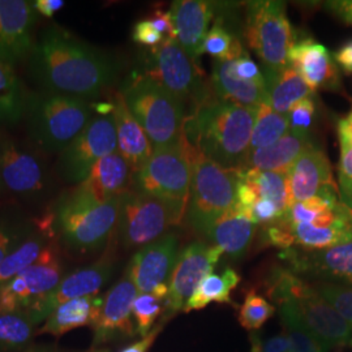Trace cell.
<instances>
[{"label": "cell", "instance_id": "54", "mask_svg": "<svg viewBox=\"0 0 352 352\" xmlns=\"http://www.w3.org/2000/svg\"><path fill=\"white\" fill-rule=\"evenodd\" d=\"M340 197L342 204L352 213V180L340 183Z\"/></svg>", "mask_w": 352, "mask_h": 352}, {"label": "cell", "instance_id": "5", "mask_svg": "<svg viewBox=\"0 0 352 352\" xmlns=\"http://www.w3.org/2000/svg\"><path fill=\"white\" fill-rule=\"evenodd\" d=\"M120 94L154 149L171 146L180 141L187 109L174 94L142 74L128 77Z\"/></svg>", "mask_w": 352, "mask_h": 352}, {"label": "cell", "instance_id": "7", "mask_svg": "<svg viewBox=\"0 0 352 352\" xmlns=\"http://www.w3.org/2000/svg\"><path fill=\"white\" fill-rule=\"evenodd\" d=\"M192 184L187 219L202 235L236 205L238 171L226 170L190 146Z\"/></svg>", "mask_w": 352, "mask_h": 352}, {"label": "cell", "instance_id": "21", "mask_svg": "<svg viewBox=\"0 0 352 352\" xmlns=\"http://www.w3.org/2000/svg\"><path fill=\"white\" fill-rule=\"evenodd\" d=\"M280 257L286 260L292 273H312L325 276L352 285V240L321 251H283Z\"/></svg>", "mask_w": 352, "mask_h": 352}, {"label": "cell", "instance_id": "47", "mask_svg": "<svg viewBox=\"0 0 352 352\" xmlns=\"http://www.w3.org/2000/svg\"><path fill=\"white\" fill-rule=\"evenodd\" d=\"M235 72L241 80L254 82L263 88H266L264 74L260 71L258 65L252 60L251 56L245 50L235 60Z\"/></svg>", "mask_w": 352, "mask_h": 352}, {"label": "cell", "instance_id": "53", "mask_svg": "<svg viewBox=\"0 0 352 352\" xmlns=\"http://www.w3.org/2000/svg\"><path fill=\"white\" fill-rule=\"evenodd\" d=\"M334 59L342 68H344L349 72H352V41H349L346 45H343L340 50L336 52Z\"/></svg>", "mask_w": 352, "mask_h": 352}, {"label": "cell", "instance_id": "9", "mask_svg": "<svg viewBox=\"0 0 352 352\" xmlns=\"http://www.w3.org/2000/svg\"><path fill=\"white\" fill-rule=\"evenodd\" d=\"M190 184V145L182 136L175 145L153 151L148 162L133 174L131 190L173 204L187 212Z\"/></svg>", "mask_w": 352, "mask_h": 352}, {"label": "cell", "instance_id": "30", "mask_svg": "<svg viewBox=\"0 0 352 352\" xmlns=\"http://www.w3.org/2000/svg\"><path fill=\"white\" fill-rule=\"evenodd\" d=\"M267 104L277 113L287 115L295 103L311 98L314 90L292 67L277 74H264Z\"/></svg>", "mask_w": 352, "mask_h": 352}, {"label": "cell", "instance_id": "50", "mask_svg": "<svg viewBox=\"0 0 352 352\" xmlns=\"http://www.w3.org/2000/svg\"><path fill=\"white\" fill-rule=\"evenodd\" d=\"M162 327H164V324H161V325H158V327H154L153 330H151V333L146 336V337H144V338H141L139 342H135V343H132V344H129L128 347H126L124 350H122L120 352H148L149 351V349L151 347V344L154 343V340H157V337H158V334L161 333V330H162Z\"/></svg>", "mask_w": 352, "mask_h": 352}, {"label": "cell", "instance_id": "16", "mask_svg": "<svg viewBox=\"0 0 352 352\" xmlns=\"http://www.w3.org/2000/svg\"><path fill=\"white\" fill-rule=\"evenodd\" d=\"M179 254V239L175 234H166L140 248L126 266L139 294L168 287Z\"/></svg>", "mask_w": 352, "mask_h": 352}, {"label": "cell", "instance_id": "11", "mask_svg": "<svg viewBox=\"0 0 352 352\" xmlns=\"http://www.w3.org/2000/svg\"><path fill=\"white\" fill-rule=\"evenodd\" d=\"M0 140L4 192L28 205L47 201L55 190V180L42 154L6 133H0Z\"/></svg>", "mask_w": 352, "mask_h": 352}, {"label": "cell", "instance_id": "23", "mask_svg": "<svg viewBox=\"0 0 352 352\" xmlns=\"http://www.w3.org/2000/svg\"><path fill=\"white\" fill-rule=\"evenodd\" d=\"M243 51L244 47L240 46L225 59L214 60L212 85L215 97L219 101L232 102L240 106L257 109L261 103H267V93L266 88L244 81L236 76L235 60Z\"/></svg>", "mask_w": 352, "mask_h": 352}, {"label": "cell", "instance_id": "34", "mask_svg": "<svg viewBox=\"0 0 352 352\" xmlns=\"http://www.w3.org/2000/svg\"><path fill=\"white\" fill-rule=\"evenodd\" d=\"M239 274L231 269L227 267L225 272L219 274H209L204 278L199 287L193 292L186 307L184 312L202 309L210 302H231V291L235 289L239 283Z\"/></svg>", "mask_w": 352, "mask_h": 352}, {"label": "cell", "instance_id": "22", "mask_svg": "<svg viewBox=\"0 0 352 352\" xmlns=\"http://www.w3.org/2000/svg\"><path fill=\"white\" fill-rule=\"evenodd\" d=\"M287 174L291 205L312 199L324 189L338 188L327 154L316 146L299 157Z\"/></svg>", "mask_w": 352, "mask_h": 352}, {"label": "cell", "instance_id": "14", "mask_svg": "<svg viewBox=\"0 0 352 352\" xmlns=\"http://www.w3.org/2000/svg\"><path fill=\"white\" fill-rule=\"evenodd\" d=\"M62 280V261L55 240L28 266L0 289V314L28 311Z\"/></svg>", "mask_w": 352, "mask_h": 352}, {"label": "cell", "instance_id": "58", "mask_svg": "<svg viewBox=\"0 0 352 352\" xmlns=\"http://www.w3.org/2000/svg\"><path fill=\"white\" fill-rule=\"evenodd\" d=\"M88 352H109V350H106V349H93V350Z\"/></svg>", "mask_w": 352, "mask_h": 352}, {"label": "cell", "instance_id": "48", "mask_svg": "<svg viewBox=\"0 0 352 352\" xmlns=\"http://www.w3.org/2000/svg\"><path fill=\"white\" fill-rule=\"evenodd\" d=\"M132 39L141 46L153 49V47L160 46L166 38L154 26L151 25V21L146 19V20H141L136 25L133 26Z\"/></svg>", "mask_w": 352, "mask_h": 352}, {"label": "cell", "instance_id": "40", "mask_svg": "<svg viewBox=\"0 0 352 352\" xmlns=\"http://www.w3.org/2000/svg\"><path fill=\"white\" fill-rule=\"evenodd\" d=\"M241 46L239 38L225 25L221 17L217 19L214 25L209 29V33L204 41L202 51L213 56L214 60L225 59Z\"/></svg>", "mask_w": 352, "mask_h": 352}, {"label": "cell", "instance_id": "42", "mask_svg": "<svg viewBox=\"0 0 352 352\" xmlns=\"http://www.w3.org/2000/svg\"><path fill=\"white\" fill-rule=\"evenodd\" d=\"M315 289L352 327V287L337 283H320Z\"/></svg>", "mask_w": 352, "mask_h": 352}, {"label": "cell", "instance_id": "20", "mask_svg": "<svg viewBox=\"0 0 352 352\" xmlns=\"http://www.w3.org/2000/svg\"><path fill=\"white\" fill-rule=\"evenodd\" d=\"M218 6L206 0H176L171 4L170 14L175 28L176 42L189 58L199 64L204 54V41Z\"/></svg>", "mask_w": 352, "mask_h": 352}, {"label": "cell", "instance_id": "45", "mask_svg": "<svg viewBox=\"0 0 352 352\" xmlns=\"http://www.w3.org/2000/svg\"><path fill=\"white\" fill-rule=\"evenodd\" d=\"M251 352H291L289 340L286 333H280L273 337H265L261 333L252 331Z\"/></svg>", "mask_w": 352, "mask_h": 352}, {"label": "cell", "instance_id": "8", "mask_svg": "<svg viewBox=\"0 0 352 352\" xmlns=\"http://www.w3.org/2000/svg\"><path fill=\"white\" fill-rule=\"evenodd\" d=\"M142 75L183 102L189 109L188 115L217 100L212 82L206 81L199 64L189 58L175 39L166 38L160 46L149 49Z\"/></svg>", "mask_w": 352, "mask_h": 352}, {"label": "cell", "instance_id": "4", "mask_svg": "<svg viewBox=\"0 0 352 352\" xmlns=\"http://www.w3.org/2000/svg\"><path fill=\"white\" fill-rule=\"evenodd\" d=\"M24 120L29 145L41 154L59 155L91 120V107L77 97L29 93Z\"/></svg>", "mask_w": 352, "mask_h": 352}, {"label": "cell", "instance_id": "17", "mask_svg": "<svg viewBox=\"0 0 352 352\" xmlns=\"http://www.w3.org/2000/svg\"><path fill=\"white\" fill-rule=\"evenodd\" d=\"M113 270L115 265L110 258H101L87 267L77 269L69 276L63 278L46 296L30 307L28 314L34 324L38 325L63 302L89 295H97L98 291L109 282Z\"/></svg>", "mask_w": 352, "mask_h": 352}, {"label": "cell", "instance_id": "35", "mask_svg": "<svg viewBox=\"0 0 352 352\" xmlns=\"http://www.w3.org/2000/svg\"><path fill=\"white\" fill-rule=\"evenodd\" d=\"M291 352H327V346L307 327L302 317L289 302H277Z\"/></svg>", "mask_w": 352, "mask_h": 352}, {"label": "cell", "instance_id": "29", "mask_svg": "<svg viewBox=\"0 0 352 352\" xmlns=\"http://www.w3.org/2000/svg\"><path fill=\"white\" fill-rule=\"evenodd\" d=\"M257 225L235 209L221 218L204 235L230 257L241 258L251 247Z\"/></svg>", "mask_w": 352, "mask_h": 352}, {"label": "cell", "instance_id": "33", "mask_svg": "<svg viewBox=\"0 0 352 352\" xmlns=\"http://www.w3.org/2000/svg\"><path fill=\"white\" fill-rule=\"evenodd\" d=\"M238 175L253 189L257 197L273 202L282 215L289 210L291 201L287 173L240 170Z\"/></svg>", "mask_w": 352, "mask_h": 352}, {"label": "cell", "instance_id": "43", "mask_svg": "<svg viewBox=\"0 0 352 352\" xmlns=\"http://www.w3.org/2000/svg\"><path fill=\"white\" fill-rule=\"evenodd\" d=\"M316 106L312 98H305L295 103L287 113L289 131L309 135V129L315 120Z\"/></svg>", "mask_w": 352, "mask_h": 352}, {"label": "cell", "instance_id": "27", "mask_svg": "<svg viewBox=\"0 0 352 352\" xmlns=\"http://www.w3.org/2000/svg\"><path fill=\"white\" fill-rule=\"evenodd\" d=\"M314 146L309 135L289 131L273 145L251 151L243 170L289 173L298 158Z\"/></svg>", "mask_w": 352, "mask_h": 352}, {"label": "cell", "instance_id": "49", "mask_svg": "<svg viewBox=\"0 0 352 352\" xmlns=\"http://www.w3.org/2000/svg\"><path fill=\"white\" fill-rule=\"evenodd\" d=\"M148 20L151 21V25L154 26L164 38H170V39H175L176 41L175 28L173 24V19H171L170 11L164 12L162 10L157 8V10L153 11Z\"/></svg>", "mask_w": 352, "mask_h": 352}, {"label": "cell", "instance_id": "41", "mask_svg": "<svg viewBox=\"0 0 352 352\" xmlns=\"http://www.w3.org/2000/svg\"><path fill=\"white\" fill-rule=\"evenodd\" d=\"M276 314V307L267 302L254 289H251L240 308L239 322L250 331H256L264 327L265 322Z\"/></svg>", "mask_w": 352, "mask_h": 352}, {"label": "cell", "instance_id": "46", "mask_svg": "<svg viewBox=\"0 0 352 352\" xmlns=\"http://www.w3.org/2000/svg\"><path fill=\"white\" fill-rule=\"evenodd\" d=\"M283 215L278 210L277 206L266 199H257L250 210V219L254 225H272L280 219Z\"/></svg>", "mask_w": 352, "mask_h": 352}, {"label": "cell", "instance_id": "3", "mask_svg": "<svg viewBox=\"0 0 352 352\" xmlns=\"http://www.w3.org/2000/svg\"><path fill=\"white\" fill-rule=\"evenodd\" d=\"M119 199L98 202L78 186L62 193L50 209L55 236L77 253L100 251L118 225Z\"/></svg>", "mask_w": 352, "mask_h": 352}, {"label": "cell", "instance_id": "57", "mask_svg": "<svg viewBox=\"0 0 352 352\" xmlns=\"http://www.w3.org/2000/svg\"><path fill=\"white\" fill-rule=\"evenodd\" d=\"M344 120H346V123H347V124H349V126H351L352 128V113H350V115H349V116H347Z\"/></svg>", "mask_w": 352, "mask_h": 352}, {"label": "cell", "instance_id": "32", "mask_svg": "<svg viewBox=\"0 0 352 352\" xmlns=\"http://www.w3.org/2000/svg\"><path fill=\"white\" fill-rule=\"evenodd\" d=\"M28 96L13 65L0 62V128L16 126L25 119Z\"/></svg>", "mask_w": 352, "mask_h": 352}, {"label": "cell", "instance_id": "13", "mask_svg": "<svg viewBox=\"0 0 352 352\" xmlns=\"http://www.w3.org/2000/svg\"><path fill=\"white\" fill-rule=\"evenodd\" d=\"M118 151L113 113L91 118L56 160L55 175L65 184L78 186L103 157Z\"/></svg>", "mask_w": 352, "mask_h": 352}, {"label": "cell", "instance_id": "26", "mask_svg": "<svg viewBox=\"0 0 352 352\" xmlns=\"http://www.w3.org/2000/svg\"><path fill=\"white\" fill-rule=\"evenodd\" d=\"M289 64L314 91L334 85L338 80L337 67L327 47L314 39L296 42L289 50Z\"/></svg>", "mask_w": 352, "mask_h": 352}, {"label": "cell", "instance_id": "19", "mask_svg": "<svg viewBox=\"0 0 352 352\" xmlns=\"http://www.w3.org/2000/svg\"><path fill=\"white\" fill-rule=\"evenodd\" d=\"M138 295V287L126 270L123 278L104 295L101 315L93 327L94 347L136 334L132 309Z\"/></svg>", "mask_w": 352, "mask_h": 352}, {"label": "cell", "instance_id": "28", "mask_svg": "<svg viewBox=\"0 0 352 352\" xmlns=\"http://www.w3.org/2000/svg\"><path fill=\"white\" fill-rule=\"evenodd\" d=\"M103 300L104 296L97 294L63 302L45 320L39 333L59 337L77 327H94L101 315Z\"/></svg>", "mask_w": 352, "mask_h": 352}, {"label": "cell", "instance_id": "59", "mask_svg": "<svg viewBox=\"0 0 352 352\" xmlns=\"http://www.w3.org/2000/svg\"><path fill=\"white\" fill-rule=\"evenodd\" d=\"M351 344H352V340H351Z\"/></svg>", "mask_w": 352, "mask_h": 352}, {"label": "cell", "instance_id": "18", "mask_svg": "<svg viewBox=\"0 0 352 352\" xmlns=\"http://www.w3.org/2000/svg\"><path fill=\"white\" fill-rule=\"evenodd\" d=\"M38 13L26 0H0V62L14 65L34 47Z\"/></svg>", "mask_w": 352, "mask_h": 352}, {"label": "cell", "instance_id": "10", "mask_svg": "<svg viewBox=\"0 0 352 352\" xmlns=\"http://www.w3.org/2000/svg\"><path fill=\"white\" fill-rule=\"evenodd\" d=\"M244 37L264 65L265 74L289 67V52L296 43L286 4L276 0L252 1L247 7Z\"/></svg>", "mask_w": 352, "mask_h": 352}, {"label": "cell", "instance_id": "36", "mask_svg": "<svg viewBox=\"0 0 352 352\" xmlns=\"http://www.w3.org/2000/svg\"><path fill=\"white\" fill-rule=\"evenodd\" d=\"M289 131L287 115L274 111L267 103H261L256 110V119L252 131L251 151L273 145Z\"/></svg>", "mask_w": 352, "mask_h": 352}, {"label": "cell", "instance_id": "24", "mask_svg": "<svg viewBox=\"0 0 352 352\" xmlns=\"http://www.w3.org/2000/svg\"><path fill=\"white\" fill-rule=\"evenodd\" d=\"M132 179L133 173L129 164L118 151H113L96 164L78 187L94 200L107 202L131 190Z\"/></svg>", "mask_w": 352, "mask_h": 352}, {"label": "cell", "instance_id": "6", "mask_svg": "<svg viewBox=\"0 0 352 352\" xmlns=\"http://www.w3.org/2000/svg\"><path fill=\"white\" fill-rule=\"evenodd\" d=\"M267 295L276 302H289L327 349L346 344L352 327L318 294L315 286L308 285L286 267H274L266 280Z\"/></svg>", "mask_w": 352, "mask_h": 352}, {"label": "cell", "instance_id": "56", "mask_svg": "<svg viewBox=\"0 0 352 352\" xmlns=\"http://www.w3.org/2000/svg\"><path fill=\"white\" fill-rule=\"evenodd\" d=\"M25 352H55L54 350H51L49 347H34V349H30Z\"/></svg>", "mask_w": 352, "mask_h": 352}, {"label": "cell", "instance_id": "51", "mask_svg": "<svg viewBox=\"0 0 352 352\" xmlns=\"http://www.w3.org/2000/svg\"><path fill=\"white\" fill-rule=\"evenodd\" d=\"M65 3L63 0H36L33 1V7L38 14L43 17H52L59 10H62Z\"/></svg>", "mask_w": 352, "mask_h": 352}, {"label": "cell", "instance_id": "37", "mask_svg": "<svg viewBox=\"0 0 352 352\" xmlns=\"http://www.w3.org/2000/svg\"><path fill=\"white\" fill-rule=\"evenodd\" d=\"M37 327L28 311L0 314V351H19L29 344Z\"/></svg>", "mask_w": 352, "mask_h": 352}, {"label": "cell", "instance_id": "31", "mask_svg": "<svg viewBox=\"0 0 352 352\" xmlns=\"http://www.w3.org/2000/svg\"><path fill=\"white\" fill-rule=\"evenodd\" d=\"M283 221L289 225L294 247L304 251H321L352 240V215L330 225H292Z\"/></svg>", "mask_w": 352, "mask_h": 352}, {"label": "cell", "instance_id": "2", "mask_svg": "<svg viewBox=\"0 0 352 352\" xmlns=\"http://www.w3.org/2000/svg\"><path fill=\"white\" fill-rule=\"evenodd\" d=\"M256 110L217 98L186 118L183 138L214 164L240 171L251 151Z\"/></svg>", "mask_w": 352, "mask_h": 352}, {"label": "cell", "instance_id": "15", "mask_svg": "<svg viewBox=\"0 0 352 352\" xmlns=\"http://www.w3.org/2000/svg\"><path fill=\"white\" fill-rule=\"evenodd\" d=\"M222 254V250L204 241H195L180 252L168 283L167 311L164 321L184 311L193 292L204 278L212 274Z\"/></svg>", "mask_w": 352, "mask_h": 352}, {"label": "cell", "instance_id": "38", "mask_svg": "<svg viewBox=\"0 0 352 352\" xmlns=\"http://www.w3.org/2000/svg\"><path fill=\"white\" fill-rule=\"evenodd\" d=\"M36 230L34 219L10 209L0 217V264Z\"/></svg>", "mask_w": 352, "mask_h": 352}, {"label": "cell", "instance_id": "55", "mask_svg": "<svg viewBox=\"0 0 352 352\" xmlns=\"http://www.w3.org/2000/svg\"><path fill=\"white\" fill-rule=\"evenodd\" d=\"M4 187H3V177H1V140H0V196L4 195Z\"/></svg>", "mask_w": 352, "mask_h": 352}, {"label": "cell", "instance_id": "1", "mask_svg": "<svg viewBox=\"0 0 352 352\" xmlns=\"http://www.w3.org/2000/svg\"><path fill=\"white\" fill-rule=\"evenodd\" d=\"M119 72L113 56L62 26L46 28L28 56V74L42 91L97 98Z\"/></svg>", "mask_w": 352, "mask_h": 352}, {"label": "cell", "instance_id": "52", "mask_svg": "<svg viewBox=\"0 0 352 352\" xmlns=\"http://www.w3.org/2000/svg\"><path fill=\"white\" fill-rule=\"evenodd\" d=\"M327 6L329 10H331L344 23L352 25V0L330 1V3H327Z\"/></svg>", "mask_w": 352, "mask_h": 352}, {"label": "cell", "instance_id": "44", "mask_svg": "<svg viewBox=\"0 0 352 352\" xmlns=\"http://www.w3.org/2000/svg\"><path fill=\"white\" fill-rule=\"evenodd\" d=\"M340 141V183L352 180V128L342 119L338 124Z\"/></svg>", "mask_w": 352, "mask_h": 352}, {"label": "cell", "instance_id": "39", "mask_svg": "<svg viewBox=\"0 0 352 352\" xmlns=\"http://www.w3.org/2000/svg\"><path fill=\"white\" fill-rule=\"evenodd\" d=\"M168 287L157 289L153 292L139 294L133 302V320L136 334L140 337H146L151 330L157 318L167 311Z\"/></svg>", "mask_w": 352, "mask_h": 352}, {"label": "cell", "instance_id": "12", "mask_svg": "<svg viewBox=\"0 0 352 352\" xmlns=\"http://www.w3.org/2000/svg\"><path fill=\"white\" fill-rule=\"evenodd\" d=\"M186 214L173 204L128 190L119 199V240L126 250L142 248L179 226Z\"/></svg>", "mask_w": 352, "mask_h": 352}, {"label": "cell", "instance_id": "25", "mask_svg": "<svg viewBox=\"0 0 352 352\" xmlns=\"http://www.w3.org/2000/svg\"><path fill=\"white\" fill-rule=\"evenodd\" d=\"M113 106L118 140L116 151L126 160L135 174L148 162L154 148L142 126H140L139 122L126 107V101L120 93L115 96Z\"/></svg>", "mask_w": 352, "mask_h": 352}]
</instances>
